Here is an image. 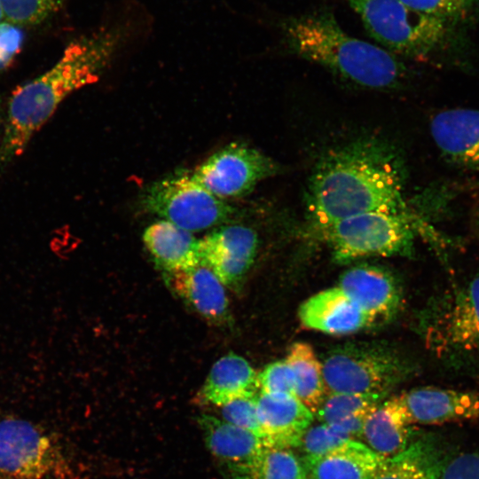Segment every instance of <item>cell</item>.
Here are the masks:
<instances>
[{
    "label": "cell",
    "instance_id": "cell-1",
    "mask_svg": "<svg viewBox=\"0 0 479 479\" xmlns=\"http://www.w3.org/2000/svg\"><path fill=\"white\" fill-rule=\"evenodd\" d=\"M405 169L397 151L363 138L328 151L310 177L306 204L318 229L369 212L408 214Z\"/></svg>",
    "mask_w": 479,
    "mask_h": 479
},
{
    "label": "cell",
    "instance_id": "cell-2",
    "mask_svg": "<svg viewBox=\"0 0 479 479\" xmlns=\"http://www.w3.org/2000/svg\"><path fill=\"white\" fill-rule=\"evenodd\" d=\"M132 25L128 18L114 19L72 42L50 69L13 91L0 143V167L23 153L69 94L98 80L130 35Z\"/></svg>",
    "mask_w": 479,
    "mask_h": 479
},
{
    "label": "cell",
    "instance_id": "cell-3",
    "mask_svg": "<svg viewBox=\"0 0 479 479\" xmlns=\"http://www.w3.org/2000/svg\"><path fill=\"white\" fill-rule=\"evenodd\" d=\"M276 25L293 53L360 86L390 89L404 75L393 53L347 34L328 8L285 16Z\"/></svg>",
    "mask_w": 479,
    "mask_h": 479
},
{
    "label": "cell",
    "instance_id": "cell-4",
    "mask_svg": "<svg viewBox=\"0 0 479 479\" xmlns=\"http://www.w3.org/2000/svg\"><path fill=\"white\" fill-rule=\"evenodd\" d=\"M422 330L447 369L479 371V273L455 281L435 297L423 314Z\"/></svg>",
    "mask_w": 479,
    "mask_h": 479
},
{
    "label": "cell",
    "instance_id": "cell-5",
    "mask_svg": "<svg viewBox=\"0 0 479 479\" xmlns=\"http://www.w3.org/2000/svg\"><path fill=\"white\" fill-rule=\"evenodd\" d=\"M141 208L188 232L231 224L237 209L182 170L149 184L139 196Z\"/></svg>",
    "mask_w": 479,
    "mask_h": 479
},
{
    "label": "cell",
    "instance_id": "cell-6",
    "mask_svg": "<svg viewBox=\"0 0 479 479\" xmlns=\"http://www.w3.org/2000/svg\"><path fill=\"white\" fill-rule=\"evenodd\" d=\"M368 34L391 53L420 58L443 43L446 21L417 12L401 0H344Z\"/></svg>",
    "mask_w": 479,
    "mask_h": 479
},
{
    "label": "cell",
    "instance_id": "cell-7",
    "mask_svg": "<svg viewBox=\"0 0 479 479\" xmlns=\"http://www.w3.org/2000/svg\"><path fill=\"white\" fill-rule=\"evenodd\" d=\"M412 370L397 352L370 343H347L334 348L322 362L326 394L387 396Z\"/></svg>",
    "mask_w": 479,
    "mask_h": 479
},
{
    "label": "cell",
    "instance_id": "cell-8",
    "mask_svg": "<svg viewBox=\"0 0 479 479\" xmlns=\"http://www.w3.org/2000/svg\"><path fill=\"white\" fill-rule=\"evenodd\" d=\"M411 216L369 212L337 221L319 231L339 263L373 255H410L414 242Z\"/></svg>",
    "mask_w": 479,
    "mask_h": 479
},
{
    "label": "cell",
    "instance_id": "cell-9",
    "mask_svg": "<svg viewBox=\"0 0 479 479\" xmlns=\"http://www.w3.org/2000/svg\"><path fill=\"white\" fill-rule=\"evenodd\" d=\"M279 170L276 161L257 149L232 142L192 170L193 178L222 200L241 198Z\"/></svg>",
    "mask_w": 479,
    "mask_h": 479
},
{
    "label": "cell",
    "instance_id": "cell-10",
    "mask_svg": "<svg viewBox=\"0 0 479 479\" xmlns=\"http://www.w3.org/2000/svg\"><path fill=\"white\" fill-rule=\"evenodd\" d=\"M61 458L51 438L33 423L0 419V475L4 479H46L63 473Z\"/></svg>",
    "mask_w": 479,
    "mask_h": 479
},
{
    "label": "cell",
    "instance_id": "cell-11",
    "mask_svg": "<svg viewBox=\"0 0 479 479\" xmlns=\"http://www.w3.org/2000/svg\"><path fill=\"white\" fill-rule=\"evenodd\" d=\"M258 246L256 232L242 224H224L200 240V263L233 291L241 287Z\"/></svg>",
    "mask_w": 479,
    "mask_h": 479
},
{
    "label": "cell",
    "instance_id": "cell-12",
    "mask_svg": "<svg viewBox=\"0 0 479 479\" xmlns=\"http://www.w3.org/2000/svg\"><path fill=\"white\" fill-rule=\"evenodd\" d=\"M397 397L410 425H435L479 418V395L472 391L421 387Z\"/></svg>",
    "mask_w": 479,
    "mask_h": 479
},
{
    "label": "cell",
    "instance_id": "cell-13",
    "mask_svg": "<svg viewBox=\"0 0 479 479\" xmlns=\"http://www.w3.org/2000/svg\"><path fill=\"white\" fill-rule=\"evenodd\" d=\"M167 286L189 308L218 326L231 324L232 315L224 285L205 264L163 273Z\"/></svg>",
    "mask_w": 479,
    "mask_h": 479
},
{
    "label": "cell",
    "instance_id": "cell-14",
    "mask_svg": "<svg viewBox=\"0 0 479 479\" xmlns=\"http://www.w3.org/2000/svg\"><path fill=\"white\" fill-rule=\"evenodd\" d=\"M338 287L356 302L373 324L390 318L401 303V289L386 270L373 265H358L346 271Z\"/></svg>",
    "mask_w": 479,
    "mask_h": 479
},
{
    "label": "cell",
    "instance_id": "cell-15",
    "mask_svg": "<svg viewBox=\"0 0 479 479\" xmlns=\"http://www.w3.org/2000/svg\"><path fill=\"white\" fill-rule=\"evenodd\" d=\"M430 131L449 162L479 171V109L442 111L431 120Z\"/></svg>",
    "mask_w": 479,
    "mask_h": 479
},
{
    "label": "cell",
    "instance_id": "cell-16",
    "mask_svg": "<svg viewBox=\"0 0 479 479\" xmlns=\"http://www.w3.org/2000/svg\"><path fill=\"white\" fill-rule=\"evenodd\" d=\"M256 409L264 444L281 448L298 447L314 418V414L294 395L259 391Z\"/></svg>",
    "mask_w": 479,
    "mask_h": 479
},
{
    "label": "cell",
    "instance_id": "cell-17",
    "mask_svg": "<svg viewBox=\"0 0 479 479\" xmlns=\"http://www.w3.org/2000/svg\"><path fill=\"white\" fill-rule=\"evenodd\" d=\"M198 422L212 454L232 471V475L247 476L265 444L263 438L209 414H201Z\"/></svg>",
    "mask_w": 479,
    "mask_h": 479
},
{
    "label": "cell",
    "instance_id": "cell-18",
    "mask_svg": "<svg viewBox=\"0 0 479 479\" xmlns=\"http://www.w3.org/2000/svg\"><path fill=\"white\" fill-rule=\"evenodd\" d=\"M304 327L330 334L354 333L373 325L367 314L338 287L323 290L299 308Z\"/></svg>",
    "mask_w": 479,
    "mask_h": 479
},
{
    "label": "cell",
    "instance_id": "cell-19",
    "mask_svg": "<svg viewBox=\"0 0 479 479\" xmlns=\"http://www.w3.org/2000/svg\"><path fill=\"white\" fill-rule=\"evenodd\" d=\"M383 459L365 444L350 439L302 462L307 479H373Z\"/></svg>",
    "mask_w": 479,
    "mask_h": 479
},
{
    "label": "cell",
    "instance_id": "cell-20",
    "mask_svg": "<svg viewBox=\"0 0 479 479\" xmlns=\"http://www.w3.org/2000/svg\"><path fill=\"white\" fill-rule=\"evenodd\" d=\"M257 374L241 356L232 352L220 357L211 367L198 393L200 403L222 406L234 399L256 396Z\"/></svg>",
    "mask_w": 479,
    "mask_h": 479
},
{
    "label": "cell",
    "instance_id": "cell-21",
    "mask_svg": "<svg viewBox=\"0 0 479 479\" xmlns=\"http://www.w3.org/2000/svg\"><path fill=\"white\" fill-rule=\"evenodd\" d=\"M143 241L163 273L200 263V240L168 221L159 220L149 225L143 233Z\"/></svg>",
    "mask_w": 479,
    "mask_h": 479
},
{
    "label": "cell",
    "instance_id": "cell-22",
    "mask_svg": "<svg viewBox=\"0 0 479 479\" xmlns=\"http://www.w3.org/2000/svg\"><path fill=\"white\" fill-rule=\"evenodd\" d=\"M412 431L397 396L381 402L365 419L360 437L382 458L403 451L411 442Z\"/></svg>",
    "mask_w": 479,
    "mask_h": 479
},
{
    "label": "cell",
    "instance_id": "cell-23",
    "mask_svg": "<svg viewBox=\"0 0 479 479\" xmlns=\"http://www.w3.org/2000/svg\"><path fill=\"white\" fill-rule=\"evenodd\" d=\"M447 460L440 444L433 437L423 436L400 452L384 458L373 479H438Z\"/></svg>",
    "mask_w": 479,
    "mask_h": 479
},
{
    "label": "cell",
    "instance_id": "cell-24",
    "mask_svg": "<svg viewBox=\"0 0 479 479\" xmlns=\"http://www.w3.org/2000/svg\"><path fill=\"white\" fill-rule=\"evenodd\" d=\"M285 360L294 375V396L315 414L326 396L322 363L305 342L294 343Z\"/></svg>",
    "mask_w": 479,
    "mask_h": 479
},
{
    "label": "cell",
    "instance_id": "cell-25",
    "mask_svg": "<svg viewBox=\"0 0 479 479\" xmlns=\"http://www.w3.org/2000/svg\"><path fill=\"white\" fill-rule=\"evenodd\" d=\"M385 397L381 394H326L314 416L326 424L366 418Z\"/></svg>",
    "mask_w": 479,
    "mask_h": 479
},
{
    "label": "cell",
    "instance_id": "cell-26",
    "mask_svg": "<svg viewBox=\"0 0 479 479\" xmlns=\"http://www.w3.org/2000/svg\"><path fill=\"white\" fill-rule=\"evenodd\" d=\"M246 477L250 479H307L302 461L287 448L264 444Z\"/></svg>",
    "mask_w": 479,
    "mask_h": 479
},
{
    "label": "cell",
    "instance_id": "cell-27",
    "mask_svg": "<svg viewBox=\"0 0 479 479\" xmlns=\"http://www.w3.org/2000/svg\"><path fill=\"white\" fill-rule=\"evenodd\" d=\"M62 0H0L6 20L20 27L43 21Z\"/></svg>",
    "mask_w": 479,
    "mask_h": 479
},
{
    "label": "cell",
    "instance_id": "cell-28",
    "mask_svg": "<svg viewBox=\"0 0 479 479\" xmlns=\"http://www.w3.org/2000/svg\"><path fill=\"white\" fill-rule=\"evenodd\" d=\"M350 440L348 436L337 432L330 425L321 423L310 426L303 434L299 447L303 458L321 455L331 449Z\"/></svg>",
    "mask_w": 479,
    "mask_h": 479
},
{
    "label": "cell",
    "instance_id": "cell-29",
    "mask_svg": "<svg viewBox=\"0 0 479 479\" xmlns=\"http://www.w3.org/2000/svg\"><path fill=\"white\" fill-rule=\"evenodd\" d=\"M261 392L272 395H294V375L286 360L276 361L268 365L257 375Z\"/></svg>",
    "mask_w": 479,
    "mask_h": 479
},
{
    "label": "cell",
    "instance_id": "cell-30",
    "mask_svg": "<svg viewBox=\"0 0 479 479\" xmlns=\"http://www.w3.org/2000/svg\"><path fill=\"white\" fill-rule=\"evenodd\" d=\"M257 395L240 397L222 405L221 414L224 420L262 437L256 409Z\"/></svg>",
    "mask_w": 479,
    "mask_h": 479
},
{
    "label": "cell",
    "instance_id": "cell-31",
    "mask_svg": "<svg viewBox=\"0 0 479 479\" xmlns=\"http://www.w3.org/2000/svg\"><path fill=\"white\" fill-rule=\"evenodd\" d=\"M410 8L443 20L467 13L477 0H401Z\"/></svg>",
    "mask_w": 479,
    "mask_h": 479
},
{
    "label": "cell",
    "instance_id": "cell-32",
    "mask_svg": "<svg viewBox=\"0 0 479 479\" xmlns=\"http://www.w3.org/2000/svg\"><path fill=\"white\" fill-rule=\"evenodd\" d=\"M438 479H479V452L448 459Z\"/></svg>",
    "mask_w": 479,
    "mask_h": 479
},
{
    "label": "cell",
    "instance_id": "cell-33",
    "mask_svg": "<svg viewBox=\"0 0 479 479\" xmlns=\"http://www.w3.org/2000/svg\"><path fill=\"white\" fill-rule=\"evenodd\" d=\"M23 41L24 34L20 26L6 20L0 22V71L13 61Z\"/></svg>",
    "mask_w": 479,
    "mask_h": 479
},
{
    "label": "cell",
    "instance_id": "cell-34",
    "mask_svg": "<svg viewBox=\"0 0 479 479\" xmlns=\"http://www.w3.org/2000/svg\"><path fill=\"white\" fill-rule=\"evenodd\" d=\"M4 20H5L4 13V10L0 2V22H2Z\"/></svg>",
    "mask_w": 479,
    "mask_h": 479
},
{
    "label": "cell",
    "instance_id": "cell-35",
    "mask_svg": "<svg viewBox=\"0 0 479 479\" xmlns=\"http://www.w3.org/2000/svg\"><path fill=\"white\" fill-rule=\"evenodd\" d=\"M231 479H250L246 476H240V475H232Z\"/></svg>",
    "mask_w": 479,
    "mask_h": 479
},
{
    "label": "cell",
    "instance_id": "cell-36",
    "mask_svg": "<svg viewBox=\"0 0 479 479\" xmlns=\"http://www.w3.org/2000/svg\"><path fill=\"white\" fill-rule=\"evenodd\" d=\"M478 237H479V216H478Z\"/></svg>",
    "mask_w": 479,
    "mask_h": 479
},
{
    "label": "cell",
    "instance_id": "cell-37",
    "mask_svg": "<svg viewBox=\"0 0 479 479\" xmlns=\"http://www.w3.org/2000/svg\"><path fill=\"white\" fill-rule=\"evenodd\" d=\"M0 113H1V103H0Z\"/></svg>",
    "mask_w": 479,
    "mask_h": 479
}]
</instances>
